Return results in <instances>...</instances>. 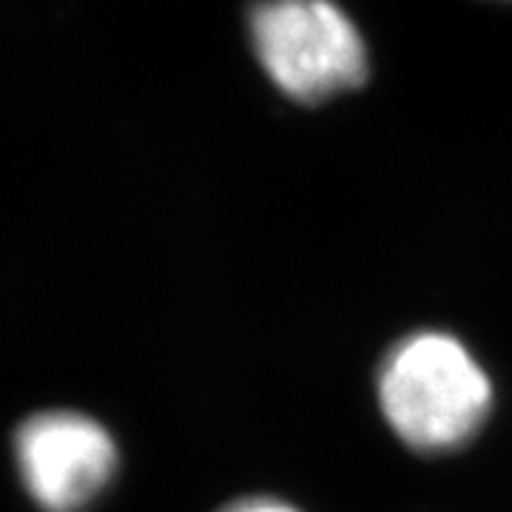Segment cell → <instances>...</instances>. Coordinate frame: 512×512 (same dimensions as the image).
Returning <instances> with one entry per match:
<instances>
[{
  "mask_svg": "<svg viewBox=\"0 0 512 512\" xmlns=\"http://www.w3.org/2000/svg\"><path fill=\"white\" fill-rule=\"evenodd\" d=\"M379 402L407 447L447 453L476 436L493 404V384L456 336L424 330L387 353Z\"/></svg>",
  "mask_w": 512,
  "mask_h": 512,
  "instance_id": "obj_1",
  "label": "cell"
},
{
  "mask_svg": "<svg viewBox=\"0 0 512 512\" xmlns=\"http://www.w3.org/2000/svg\"><path fill=\"white\" fill-rule=\"evenodd\" d=\"M228 512H299L293 510L291 504L285 501H274V498H251V501H242L237 507H231Z\"/></svg>",
  "mask_w": 512,
  "mask_h": 512,
  "instance_id": "obj_4",
  "label": "cell"
},
{
  "mask_svg": "<svg viewBox=\"0 0 512 512\" xmlns=\"http://www.w3.org/2000/svg\"><path fill=\"white\" fill-rule=\"evenodd\" d=\"M248 35L262 72L293 103L322 106L370 77L365 35L336 0H256Z\"/></svg>",
  "mask_w": 512,
  "mask_h": 512,
  "instance_id": "obj_2",
  "label": "cell"
},
{
  "mask_svg": "<svg viewBox=\"0 0 512 512\" xmlns=\"http://www.w3.org/2000/svg\"><path fill=\"white\" fill-rule=\"evenodd\" d=\"M20 476L49 512L83 510L117 467L111 436L80 413H40L18 433Z\"/></svg>",
  "mask_w": 512,
  "mask_h": 512,
  "instance_id": "obj_3",
  "label": "cell"
}]
</instances>
